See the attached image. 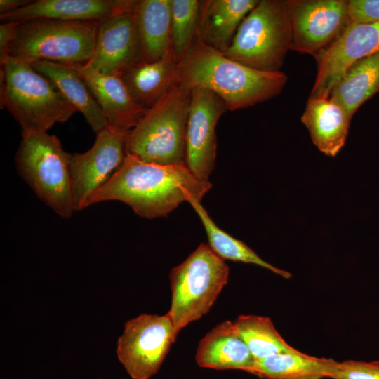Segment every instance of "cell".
I'll use <instances>...</instances> for the list:
<instances>
[{
    "label": "cell",
    "mask_w": 379,
    "mask_h": 379,
    "mask_svg": "<svg viewBox=\"0 0 379 379\" xmlns=\"http://www.w3.org/2000/svg\"><path fill=\"white\" fill-rule=\"evenodd\" d=\"M69 65L79 72L92 91L109 127L129 132L147 112L131 96L120 75L102 74L81 64Z\"/></svg>",
    "instance_id": "9a60e30c"
},
{
    "label": "cell",
    "mask_w": 379,
    "mask_h": 379,
    "mask_svg": "<svg viewBox=\"0 0 379 379\" xmlns=\"http://www.w3.org/2000/svg\"><path fill=\"white\" fill-rule=\"evenodd\" d=\"M15 161L20 175L36 195L58 215L76 211L69 168L71 154L48 132L22 134Z\"/></svg>",
    "instance_id": "52a82bcc"
},
{
    "label": "cell",
    "mask_w": 379,
    "mask_h": 379,
    "mask_svg": "<svg viewBox=\"0 0 379 379\" xmlns=\"http://www.w3.org/2000/svg\"><path fill=\"white\" fill-rule=\"evenodd\" d=\"M201 1L171 0V48L180 60L199 35Z\"/></svg>",
    "instance_id": "4316f807"
},
{
    "label": "cell",
    "mask_w": 379,
    "mask_h": 379,
    "mask_svg": "<svg viewBox=\"0 0 379 379\" xmlns=\"http://www.w3.org/2000/svg\"><path fill=\"white\" fill-rule=\"evenodd\" d=\"M211 187L208 180L194 175L185 164L149 163L126 154L117 171L90 198L88 207L119 201L140 217H167L184 201H201Z\"/></svg>",
    "instance_id": "6da1fadb"
},
{
    "label": "cell",
    "mask_w": 379,
    "mask_h": 379,
    "mask_svg": "<svg viewBox=\"0 0 379 379\" xmlns=\"http://www.w3.org/2000/svg\"><path fill=\"white\" fill-rule=\"evenodd\" d=\"M135 11L142 60H159L172 50L171 0H137Z\"/></svg>",
    "instance_id": "7402d4cb"
},
{
    "label": "cell",
    "mask_w": 379,
    "mask_h": 379,
    "mask_svg": "<svg viewBox=\"0 0 379 379\" xmlns=\"http://www.w3.org/2000/svg\"><path fill=\"white\" fill-rule=\"evenodd\" d=\"M32 65L56 86L77 112L84 115L95 133L108 127L107 120L92 91L74 68L49 61H36Z\"/></svg>",
    "instance_id": "44dd1931"
},
{
    "label": "cell",
    "mask_w": 379,
    "mask_h": 379,
    "mask_svg": "<svg viewBox=\"0 0 379 379\" xmlns=\"http://www.w3.org/2000/svg\"><path fill=\"white\" fill-rule=\"evenodd\" d=\"M135 0H37L14 11L0 15L3 22L34 19L100 21L131 6Z\"/></svg>",
    "instance_id": "2e32d148"
},
{
    "label": "cell",
    "mask_w": 379,
    "mask_h": 379,
    "mask_svg": "<svg viewBox=\"0 0 379 379\" xmlns=\"http://www.w3.org/2000/svg\"><path fill=\"white\" fill-rule=\"evenodd\" d=\"M175 342L169 314H142L128 320L117 341V354L133 379H149L160 369Z\"/></svg>",
    "instance_id": "9c48e42d"
},
{
    "label": "cell",
    "mask_w": 379,
    "mask_h": 379,
    "mask_svg": "<svg viewBox=\"0 0 379 379\" xmlns=\"http://www.w3.org/2000/svg\"><path fill=\"white\" fill-rule=\"evenodd\" d=\"M194 208L206 231L208 246L221 259L253 264L285 278L291 277L287 271L276 267L262 260L245 243L220 229L211 218L201 201L193 199L188 202Z\"/></svg>",
    "instance_id": "d4e9b609"
},
{
    "label": "cell",
    "mask_w": 379,
    "mask_h": 379,
    "mask_svg": "<svg viewBox=\"0 0 379 379\" xmlns=\"http://www.w3.org/2000/svg\"><path fill=\"white\" fill-rule=\"evenodd\" d=\"M128 133L108 126L96 133L95 142L88 150L71 154L69 168L76 211L88 207L90 198L123 163Z\"/></svg>",
    "instance_id": "8fae6325"
},
{
    "label": "cell",
    "mask_w": 379,
    "mask_h": 379,
    "mask_svg": "<svg viewBox=\"0 0 379 379\" xmlns=\"http://www.w3.org/2000/svg\"><path fill=\"white\" fill-rule=\"evenodd\" d=\"M330 378L379 379V361L347 360L337 363Z\"/></svg>",
    "instance_id": "83f0119b"
},
{
    "label": "cell",
    "mask_w": 379,
    "mask_h": 379,
    "mask_svg": "<svg viewBox=\"0 0 379 379\" xmlns=\"http://www.w3.org/2000/svg\"><path fill=\"white\" fill-rule=\"evenodd\" d=\"M234 324L255 359L295 350L282 338L269 317L240 315Z\"/></svg>",
    "instance_id": "484cf974"
},
{
    "label": "cell",
    "mask_w": 379,
    "mask_h": 379,
    "mask_svg": "<svg viewBox=\"0 0 379 379\" xmlns=\"http://www.w3.org/2000/svg\"><path fill=\"white\" fill-rule=\"evenodd\" d=\"M351 119L329 98L311 96L301 117L313 143L319 151L333 157L346 142Z\"/></svg>",
    "instance_id": "d6986e66"
},
{
    "label": "cell",
    "mask_w": 379,
    "mask_h": 379,
    "mask_svg": "<svg viewBox=\"0 0 379 379\" xmlns=\"http://www.w3.org/2000/svg\"><path fill=\"white\" fill-rule=\"evenodd\" d=\"M99 22L39 18L18 22L8 57L31 64H86L94 51Z\"/></svg>",
    "instance_id": "5b68a950"
},
{
    "label": "cell",
    "mask_w": 379,
    "mask_h": 379,
    "mask_svg": "<svg viewBox=\"0 0 379 379\" xmlns=\"http://www.w3.org/2000/svg\"><path fill=\"white\" fill-rule=\"evenodd\" d=\"M190 100L191 89L180 83L171 87L127 133L126 154L149 163L185 164Z\"/></svg>",
    "instance_id": "277c9868"
},
{
    "label": "cell",
    "mask_w": 379,
    "mask_h": 379,
    "mask_svg": "<svg viewBox=\"0 0 379 379\" xmlns=\"http://www.w3.org/2000/svg\"><path fill=\"white\" fill-rule=\"evenodd\" d=\"M18 22H3L0 25V63L8 58L9 47L15 39Z\"/></svg>",
    "instance_id": "f546056e"
},
{
    "label": "cell",
    "mask_w": 379,
    "mask_h": 379,
    "mask_svg": "<svg viewBox=\"0 0 379 379\" xmlns=\"http://www.w3.org/2000/svg\"><path fill=\"white\" fill-rule=\"evenodd\" d=\"M338 361L319 358L297 350L255 359L249 373L262 379L330 378Z\"/></svg>",
    "instance_id": "cb8c5ba5"
},
{
    "label": "cell",
    "mask_w": 379,
    "mask_h": 379,
    "mask_svg": "<svg viewBox=\"0 0 379 379\" xmlns=\"http://www.w3.org/2000/svg\"><path fill=\"white\" fill-rule=\"evenodd\" d=\"M1 108H6L22 134L48 132L77 110L56 86L31 63L8 57L1 64Z\"/></svg>",
    "instance_id": "3957f363"
},
{
    "label": "cell",
    "mask_w": 379,
    "mask_h": 379,
    "mask_svg": "<svg viewBox=\"0 0 379 379\" xmlns=\"http://www.w3.org/2000/svg\"><path fill=\"white\" fill-rule=\"evenodd\" d=\"M224 101L212 91L191 90L186 134L185 164L197 178L208 181L215 167L217 152L215 128L227 111Z\"/></svg>",
    "instance_id": "7c38bea8"
},
{
    "label": "cell",
    "mask_w": 379,
    "mask_h": 379,
    "mask_svg": "<svg viewBox=\"0 0 379 379\" xmlns=\"http://www.w3.org/2000/svg\"><path fill=\"white\" fill-rule=\"evenodd\" d=\"M287 81L281 71L258 70L232 60L198 37L180 60V83L219 96L227 109L246 108L275 97Z\"/></svg>",
    "instance_id": "7a4b0ae2"
},
{
    "label": "cell",
    "mask_w": 379,
    "mask_h": 379,
    "mask_svg": "<svg viewBox=\"0 0 379 379\" xmlns=\"http://www.w3.org/2000/svg\"><path fill=\"white\" fill-rule=\"evenodd\" d=\"M229 266L208 244H201L170 273L169 314L176 340L187 325L206 314L228 282Z\"/></svg>",
    "instance_id": "8992f818"
},
{
    "label": "cell",
    "mask_w": 379,
    "mask_h": 379,
    "mask_svg": "<svg viewBox=\"0 0 379 379\" xmlns=\"http://www.w3.org/2000/svg\"><path fill=\"white\" fill-rule=\"evenodd\" d=\"M379 52V22H351L317 61L311 97L328 98L331 90L356 61Z\"/></svg>",
    "instance_id": "5bb4252c"
},
{
    "label": "cell",
    "mask_w": 379,
    "mask_h": 379,
    "mask_svg": "<svg viewBox=\"0 0 379 379\" xmlns=\"http://www.w3.org/2000/svg\"><path fill=\"white\" fill-rule=\"evenodd\" d=\"M32 1L29 0H0V15L14 11Z\"/></svg>",
    "instance_id": "4dcf8cb0"
},
{
    "label": "cell",
    "mask_w": 379,
    "mask_h": 379,
    "mask_svg": "<svg viewBox=\"0 0 379 379\" xmlns=\"http://www.w3.org/2000/svg\"><path fill=\"white\" fill-rule=\"evenodd\" d=\"M348 13L351 22H379V0H349Z\"/></svg>",
    "instance_id": "f1b7e54d"
},
{
    "label": "cell",
    "mask_w": 379,
    "mask_h": 379,
    "mask_svg": "<svg viewBox=\"0 0 379 379\" xmlns=\"http://www.w3.org/2000/svg\"><path fill=\"white\" fill-rule=\"evenodd\" d=\"M291 42L287 1L261 0L243 19L223 53L258 70L279 71Z\"/></svg>",
    "instance_id": "ba28073f"
},
{
    "label": "cell",
    "mask_w": 379,
    "mask_h": 379,
    "mask_svg": "<svg viewBox=\"0 0 379 379\" xmlns=\"http://www.w3.org/2000/svg\"><path fill=\"white\" fill-rule=\"evenodd\" d=\"M258 0L201 1L199 36L206 45L224 53L237 29Z\"/></svg>",
    "instance_id": "ffe728a7"
},
{
    "label": "cell",
    "mask_w": 379,
    "mask_h": 379,
    "mask_svg": "<svg viewBox=\"0 0 379 379\" xmlns=\"http://www.w3.org/2000/svg\"><path fill=\"white\" fill-rule=\"evenodd\" d=\"M291 50L317 60L351 23L346 0H287Z\"/></svg>",
    "instance_id": "30bf717a"
},
{
    "label": "cell",
    "mask_w": 379,
    "mask_h": 379,
    "mask_svg": "<svg viewBox=\"0 0 379 379\" xmlns=\"http://www.w3.org/2000/svg\"><path fill=\"white\" fill-rule=\"evenodd\" d=\"M120 76L135 102L147 110L180 83V60L171 50L159 60L139 62Z\"/></svg>",
    "instance_id": "ac0fdd59"
},
{
    "label": "cell",
    "mask_w": 379,
    "mask_h": 379,
    "mask_svg": "<svg viewBox=\"0 0 379 379\" xmlns=\"http://www.w3.org/2000/svg\"><path fill=\"white\" fill-rule=\"evenodd\" d=\"M195 360L202 368L249 373L255 359L234 321L227 320L213 327L199 341Z\"/></svg>",
    "instance_id": "e0dca14e"
},
{
    "label": "cell",
    "mask_w": 379,
    "mask_h": 379,
    "mask_svg": "<svg viewBox=\"0 0 379 379\" xmlns=\"http://www.w3.org/2000/svg\"><path fill=\"white\" fill-rule=\"evenodd\" d=\"M136 1L99 22L94 51L84 65L102 74L121 75L142 61L135 11Z\"/></svg>",
    "instance_id": "4fadbf2b"
},
{
    "label": "cell",
    "mask_w": 379,
    "mask_h": 379,
    "mask_svg": "<svg viewBox=\"0 0 379 379\" xmlns=\"http://www.w3.org/2000/svg\"><path fill=\"white\" fill-rule=\"evenodd\" d=\"M379 91V52L354 62L333 86L328 98L352 119Z\"/></svg>",
    "instance_id": "603a6c76"
}]
</instances>
